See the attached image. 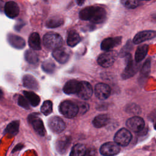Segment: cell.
I'll use <instances>...</instances> for the list:
<instances>
[{
  "label": "cell",
  "mask_w": 156,
  "mask_h": 156,
  "mask_svg": "<svg viewBox=\"0 0 156 156\" xmlns=\"http://www.w3.org/2000/svg\"><path fill=\"white\" fill-rule=\"evenodd\" d=\"M4 13L10 18H16L20 13V8L14 1H9L5 4Z\"/></svg>",
  "instance_id": "obj_18"
},
{
  "label": "cell",
  "mask_w": 156,
  "mask_h": 156,
  "mask_svg": "<svg viewBox=\"0 0 156 156\" xmlns=\"http://www.w3.org/2000/svg\"><path fill=\"white\" fill-rule=\"evenodd\" d=\"M41 68L43 70L49 74L53 73L55 69V65L53 62L50 60H45L43 62L41 65Z\"/></svg>",
  "instance_id": "obj_30"
},
{
  "label": "cell",
  "mask_w": 156,
  "mask_h": 156,
  "mask_svg": "<svg viewBox=\"0 0 156 156\" xmlns=\"http://www.w3.org/2000/svg\"><path fill=\"white\" fill-rule=\"evenodd\" d=\"M60 112L68 118L75 117L79 112V106L71 101H63L59 105Z\"/></svg>",
  "instance_id": "obj_3"
},
{
  "label": "cell",
  "mask_w": 156,
  "mask_h": 156,
  "mask_svg": "<svg viewBox=\"0 0 156 156\" xmlns=\"http://www.w3.org/2000/svg\"><path fill=\"white\" fill-rule=\"evenodd\" d=\"M80 82L76 80H68L64 85L63 90L67 94H77L79 88Z\"/></svg>",
  "instance_id": "obj_20"
},
{
  "label": "cell",
  "mask_w": 156,
  "mask_h": 156,
  "mask_svg": "<svg viewBox=\"0 0 156 156\" xmlns=\"http://www.w3.org/2000/svg\"><path fill=\"white\" fill-rule=\"evenodd\" d=\"M138 66L134 63L130 54H127L126 57V66L122 74V77L124 79H129L132 77L138 71Z\"/></svg>",
  "instance_id": "obj_8"
},
{
  "label": "cell",
  "mask_w": 156,
  "mask_h": 156,
  "mask_svg": "<svg viewBox=\"0 0 156 156\" xmlns=\"http://www.w3.org/2000/svg\"><path fill=\"white\" fill-rule=\"evenodd\" d=\"M23 84L26 88L33 90H37L39 88L37 79L30 74H26L23 76Z\"/></svg>",
  "instance_id": "obj_19"
},
{
  "label": "cell",
  "mask_w": 156,
  "mask_h": 156,
  "mask_svg": "<svg viewBox=\"0 0 156 156\" xmlns=\"http://www.w3.org/2000/svg\"><path fill=\"white\" fill-rule=\"evenodd\" d=\"M132 44L131 43V41L129 40L127 41V43L126 44V45L123 47V48L122 49L120 54L122 55H127L128 54V52L132 49Z\"/></svg>",
  "instance_id": "obj_35"
},
{
  "label": "cell",
  "mask_w": 156,
  "mask_h": 156,
  "mask_svg": "<svg viewBox=\"0 0 156 156\" xmlns=\"http://www.w3.org/2000/svg\"><path fill=\"white\" fill-rule=\"evenodd\" d=\"M122 40L121 37H110L104 39L101 44V48L102 50L108 51L111 50L112 48L119 45Z\"/></svg>",
  "instance_id": "obj_15"
},
{
  "label": "cell",
  "mask_w": 156,
  "mask_h": 156,
  "mask_svg": "<svg viewBox=\"0 0 156 156\" xmlns=\"http://www.w3.org/2000/svg\"><path fill=\"white\" fill-rule=\"evenodd\" d=\"M85 1V0H76V2L77 3V4L79 5H82L84 3Z\"/></svg>",
  "instance_id": "obj_38"
},
{
  "label": "cell",
  "mask_w": 156,
  "mask_h": 156,
  "mask_svg": "<svg viewBox=\"0 0 156 156\" xmlns=\"http://www.w3.org/2000/svg\"><path fill=\"white\" fill-rule=\"evenodd\" d=\"M41 112L43 114L47 116L52 112V103L49 100L45 101L41 106Z\"/></svg>",
  "instance_id": "obj_31"
},
{
  "label": "cell",
  "mask_w": 156,
  "mask_h": 156,
  "mask_svg": "<svg viewBox=\"0 0 156 156\" xmlns=\"http://www.w3.org/2000/svg\"><path fill=\"white\" fill-rule=\"evenodd\" d=\"M7 39L9 44L14 48L21 49L26 46V41L24 39L17 35L9 34L7 35Z\"/></svg>",
  "instance_id": "obj_17"
},
{
  "label": "cell",
  "mask_w": 156,
  "mask_h": 156,
  "mask_svg": "<svg viewBox=\"0 0 156 156\" xmlns=\"http://www.w3.org/2000/svg\"><path fill=\"white\" fill-rule=\"evenodd\" d=\"M110 121V116L107 114H101L96 116L93 120V124L95 127L100 128L107 125Z\"/></svg>",
  "instance_id": "obj_22"
},
{
  "label": "cell",
  "mask_w": 156,
  "mask_h": 156,
  "mask_svg": "<svg viewBox=\"0 0 156 156\" xmlns=\"http://www.w3.org/2000/svg\"><path fill=\"white\" fill-rule=\"evenodd\" d=\"M132 140V134L126 129H119L115 135L114 141L118 145L121 146H127Z\"/></svg>",
  "instance_id": "obj_5"
},
{
  "label": "cell",
  "mask_w": 156,
  "mask_h": 156,
  "mask_svg": "<svg viewBox=\"0 0 156 156\" xmlns=\"http://www.w3.org/2000/svg\"><path fill=\"white\" fill-rule=\"evenodd\" d=\"M28 121L32 125L34 130L38 135L41 136H44L46 130L41 118L34 114H30L28 116Z\"/></svg>",
  "instance_id": "obj_7"
},
{
  "label": "cell",
  "mask_w": 156,
  "mask_h": 156,
  "mask_svg": "<svg viewBox=\"0 0 156 156\" xmlns=\"http://www.w3.org/2000/svg\"><path fill=\"white\" fill-rule=\"evenodd\" d=\"M20 122L19 121H13L10 122L4 130L5 133L10 134L11 136L16 135L19 132Z\"/></svg>",
  "instance_id": "obj_27"
},
{
  "label": "cell",
  "mask_w": 156,
  "mask_h": 156,
  "mask_svg": "<svg viewBox=\"0 0 156 156\" xmlns=\"http://www.w3.org/2000/svg\"><path fill=\"white\" fill-rule=\"evenodd\" d=\"M28 43L29 46L34 50H40L41 48L40 37L37 32H33L30 34Z\"/></svg>",
  "instance_id": "obj_21"
},
{
  "label": "cell",
  "mask_w": 156,
  "mask_h": 156,
  "mask_svg": "<svg viewBox=\"0 0 156 156\" xmlns=\"http://www.w3.org/2000/svg\"><path fill=\"white\" fill-rule=\"evenodd\" d=\"M93 94V88L90 83L85 81L80 82L79 88L77 93V95L80 98L87 100L90 99Z\"/></svg>",
  "instance_id": "obj_11"
},
{
  "label": "cell",
  "mask_w": 156,
  "mask_h": 156,
  "mask_svg": "<svg viewBox=\"0 0 156 156\" xmlns=\"http://www.w3.org/2000/svg\"><path fill=\"white\" fill-rule=\"evenodd\" d=\"M2 96V91H1V90H0V98H1V96Z\"/></svg>",
  "instance_id": "obj_39"
},
{
  "label": "cell",
  "mask_w": 156,
  "mask_h": 156,
  "mask_svg": "<svg viewBox=\"0 0 156 156\" xmlns=\"http://www.w3.org/2000/svg\"><path fill=\"white\" fill-rule=\"evenodd\" d=\"M24 58L30 64H36L38 62L37 54L31 49H28L25 52Z\"/></svg>",
  "instance_id": "obj_29"
},
{
  "label": "cell",
  "mask_w": 156,
  "mask_h": 156,
  "mask_svg": "<svg viewBox=\"0 0 156 156\" xmlns=\"http://www.w3.org/2000/svg\"><path fill=\"white\" fill-rule=\"evenodd\" d=\"M24 25V23L23 22L20 21L19 23H18V24H16V26H15V29L16 30L19 31Z\"/></svg>",
  "instance_id": "obj_37"
},
{
  "label": "cell",
  "mask_w": 156,
  "mask_h": 156,
  "mask_svg": "<svg viewBox=\"0 0 156 156\" xmlns=\"http://www.w3.org/2000/svg\"><path fill=\"white\" fill-rule=\"evenodd\" d=\"M144 1H149V0H144Z\"/></svg>",
  "instance_id": "obj_41"
},
{
  "label": "cell",
  "mask_w": 156,
  "mask_h": 156,
  "mask_svg": "<svg viewBox=\"0 0 156 156\" xmlns=\"http://www.w3.org/2000/svg\"><path fill=\"white\" fill-rule=\"evenodd\" d=\"M23 94L31 105L36 107L39 104L40 102V98L36 93L32 91H24Z\"/></svg>",
  "instance_id": "obj_25"
},
{
  "label": "cell",
  "mask_w": 156,
  "mask_h": 156,
  "mask_svg": "<svg viewBox=\"0 0 156 156\" xmlns=\"http://www.w3.org/2000/svg\"><path fill=\"white\" fill-rule=\"evenodd\" d=\"M151 68V61L149 59H147L144 63L143 68L141 69V73L143 75H147L149 73Z\"/></svg>",
  "instance_id": "obj_34"
},
{
  "label": "cell",
  "mask_w": 156,
  "mask_h": 156,
  "mask_svg": "<svg viewBox=\"0 0 156 156\" xmlns=\"http://www.w3.org/2000/svg\"><path fill=\"white\" fill-rule=\"evenodd\" d=\"M117 53L115 51H108L101 54L98 58V64L104 67L108 68L111 66L116 60Z\"/></svg>",
  "instance_id": "obj_4"
},
{
  "label": "cell",
  "mask_w": 156,
  "mask_h": 156,
  "mask_svg": "<svg viewBox=\"0 0 156 156\" xmlns=\"http://www.w3.org/2000/svg\"><path fill=\"white\" fill-rule=\"evenodd\" d=\"M86 152L87 150L85 145L77 144L72 147L69 156H85Z\"/></svg>",
  "instance_id": "obj_28"
},
{
  "label": "cell",
  "mask_w": 156,
  "mask_h": 156,
  "mask_svg": "<svg viewBox=\"0 0 156 156\" xmlns=\"http://www.w3.org/2000/svg\"><path fill=\"white\" fill-rule=\"evenodd\" d=\"M71 139L69 136L63 135L59 137L55 142V149L57 151L63 154L66 152L71 144Z\"/></svg>",
  "instance_id": "obj_14"
},
{
  "label": "cell",
  "mask_w": 156,
  "mask_h": 156,
  "mask_svg": "<svg viewBox=\"0 0 156 156\" xmlns=\"http://www.w3.org/2000/svg\"><path fill=\"white\" fill-rule=\"evenodd\" d=\"M79 18L82 20L90 21L94 24L102 23L106 19V11L100 6H88L80 11Z\"/></svg>",
  "instance_id": "obj_1"
},
{
  "label": "cell",
  "mask_w": 156,
  "mask_h": 156,
  "mask_svg": "<svg viewBox=\"0 0 156 156\" xmlns=\"http://www.w3.org/2000/svg\"><path fill=\"white\" fill-rule=\"evenodd\" d=\"M156 36V32L153 30H144L137 33L133 37L134 44H140L146 40H151Z\"/></svg>",
  "instance_id": "obj_16"
},
{
  "label": "cell",
  "mask_w": 156,
  "mask_h": 156,
  "mask_svg": "<svg viewBox=\"0 0 156 156\" xmlns=\"http://www.w3.org/2000/svg\"><path fill=\"white\" fill-rule=\"evenodd\" d=\"M18 104L19 106L21 107L22 108L28 110L29 108V105L28 103V101L27 99L23 96H19L18 99Z\"/></svg>",
  "instance_id": "obj_33"
},
{
  "label": "cell",
  "mask_w": 156,
  "mask_h": 156,
  "mask_svg": "<svg viewBox=\"0 0 156 156\" xmlns=\"http://www.w3.org/2000/svg\"><path fill=\"white\" fill-rule=\"evenodd\" d=\"M69 52L65 48L60 47L54 49L52 52V56L58 63L63 64L68 62L69 58Z\"/></svg>",
  "instance_id": "obj_13"
},
{
  "label": "cell",
  "mask_w": 156,
  "mask_h": 156,
  "mask_svg": "<svg viewBox=\"0 0 156 156\" xmlns=\"http://www.w3.org/2000/svg\"><path fill=\"white\" fill-rule=\"evenodd\" d=\"M148 51V45L143 44L138 47L135 54V60L136 62H140L147 55Z\"/></svg>",
  "instance_id": "obj_24"
},
{
  "label": "cell",
  "mask_w": 156,
  "mask_h": 156,
  "mask_svg": "<svg viewBox=\"0 0 156 156\" xmlns=\"http://www.w3.org/2000/svg\"><path fill=\"white\" fill-rule=\"evenodd\" d=\"M121 2L128 9H135L138 5V0H121Z\"/></svg>",
  "instance_id": "obj_32"
},
{
  "label": "cell",
  "mask_w": 156,
  "mask_h": 156,
  "mask_svg": "<svg viewBox=\"0 0 156 156\" xmlns=\"http://www.w3.org/2000/svg\"><path fill=\"white\" fill-rule=\"evenodd\" d=\"M44 46L48 49L54 50L63 44L62 37L57 33L50 32L46 33L43 38Z\"/></svg>",
  "instance_id": "obj_2"
},
{
  "label": "cell",
  "mask_w": 156,
  "mask_h": 156,
  "mask_svg": "<svg viewBox=\"0 0 156 156\" xmlns=\"http://www.w3.org/2000/svg\"><path fill=\"white\" fill-rule=\"evenodd\" d=\"M99 151L104 156H115L119 152L120 147L115 141L107 142L101 146Z\"/></svg>",
  "instance_id": "obj_6"
},
{
  "label": "cell",
  "mask_w": 156,
  "mask_h": 156,
  "mask_svg": "<svg viewBox=\"0 0 156 156\" xmlns=\"http://www.w3.org/2000/svg\"><path fill=\"white\" fill-rule=\"evenodd\" d=\"M110 88L106 83H99L95 86V95L100 100H105L107 99L110 94Z\"/></svg>",
  "instance_id": "obj_12"
},
{
  "label": "cell",
  "mask_w": 156,
  "mask_h": 156,
  "mask_svg": "<svg viewBox=\"0 0 156 156\" xmlns=\"http://www.w3.org/2000/svg\"><path fill=\"white\" fill-rule=\"evenodd\" d=\"M48 126L53 132L59 133L65 130L66 124L62 118L55 116L49 118L48 121Z\"/></svg>",
  "instance_id": "obj_10"
},
{
  "label": "cell",
  "mask_w": 156,
  "mask_h": 156,
  "mask_svg": "<svg viewBox=\"0 0 156 156\" xmlns=\"http://www.w3.org/2000/svg\"><path fill=\"white\" fill-rule=\"evenodd\" d=\"M64 23V20L62 18L55 16L49 18L46 22V26L48 28H55L62 26Z\"/></svg>",
  "instance_id": "obj_26"
},
{
  "label": "cell",
  "mask_w": 156,
  "mask_h": 156,
  "mask_svg": "<svg viewBox=\"0 0 156 156\" xmlns=\"http://www.w3.org/2000/svg\"><path fill=\"white\" fill-rule=\"evenodd\" d=\"M126 126L132 132L140 133L144 129V121L142 118L135 116L127 121Z\"/></svg>",
  "instance_id": "obj_9"
},
{
  "label": "cell",
  "mask_w": 156,
  "mask_h": 156,
  "mask_svg": "<svg viewBox=\"0 0 156 156\" xmlns=\"http://www.w3.org/2000/svg\"><path fill=\"white\" fill-rule=\"evenodd\" d=\"M154 128H155V129L156 130V122H155V125H154Z\"/></svg>",
  "instance_id": "obj_40"
},
{
  "label": "cell",
  "mask_w": 156,
  "mask_h": 156,
  "mask_svg": "<svg viewBox=\"0 0 156 156\" xmlns=\"http://www.w3.org/2000/svg\"><path fill=\"white\" fill-rule=\"evenodd\" d=\"M80 41V37L79 34L75 30H70L68 34L67 44L69 46L74 47L76 46Z\"/></svg>",
  "instance_id": "obj_23"
},
{
  "label": "cell",
  "mask_w": 156,
  "mask_h": 156,
  "mask_svg": "<svg viewBox=\"0 0 156 156\" xmlns=\"http://www.w3.org/2000/svg\"><path fill=\"white\" fill-rule=\"evenodd\" d=\"M23 147V145L22 144H20V143H19V144H16V145L14 147V148H13V150H12V152H14L20 151V150H21Z\"/></svg>",
  "instance_id": "obj_36"
}]
</instances>
